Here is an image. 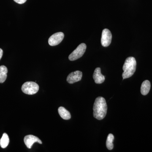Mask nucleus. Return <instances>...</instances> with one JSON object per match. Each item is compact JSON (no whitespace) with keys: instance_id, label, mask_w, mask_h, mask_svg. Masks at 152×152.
Wrapping results in <instances>:
<instances>
[{"instance_id":"1","label":"nucleus","mask_w":152,"mask_h":152,"mask_svg":"<svg viewBox=\"0 0 152 152\" xmlns=\"http://www.w3.org/2000/svg\"><path fill=\"white\" fill-rule=\"evenodd\" d=\"M94 116L98 120L103 119L107 114V106L104 98L98 97L95 100L94 103Z\"/></svg>"},{"instance_id":"2","label":"nucleus","mask_w":152,"mask_h":152,"mask_svg":"<svg viewBox=\"0 0 152 152\" xmlns=\"http://www.w3.org/2000/svg\"><path fill=\"white\" fill-rule=\"evenodd\" d=\"M137 62L134 57L127 58L123 66L124 72L122 74L123 79L129 78L134 75L135 72Z\"/></svg>"},{"instance_id":"3","label":"nucleus","mask_w":152,"mask_h":152,"mask_svg":"<svg viewBox=\"0 0 152 152\" xmlns=\"http://www.w3.org/2000/svg\"><path fill=\"white\" fill-rule=\"evenodd\" d=\"M22 91L28 95H33L38 92L39 90V85L33 82H27L22 86Z\"/></svg>"},{"instance_id":"4","label":"nucleus","mask_w":152,"mask_h":152,"mask_svg":"<svg viewBox=\"0 0 152 152\" xmlns=\"http://www.w3.org/2000/svg\"><path fill=\"white\" fill-rule=\"evenodd\" d=\"M86 45L85 43H82L77 47V48L69 56L70 61H74L83 56L86 50Z\"/></svg>"},{"instance_id":"5","label":"nucleus","mask_w":152,"mask_h":152,"mask_svg":"<svg viewBox=\"0 0 152 152\" xmlns=\"http://www.w3.org/2000/svg\"><path fill=\"white\" fill-rule=\"evenodd\" d=\"M112 39V35L110 31L107 28L103 30L101 38L102 45L104 47H108L111 43Z\"/></svg>"},{"instance_id":"6","label":"nucleus","mask_w":152,"mask_h":152,"mask_svg":"<svg viewBox=\"0 0 152 152\" xmlns=\"http://www.w3.org/2000/svg\"><path fill=\"white\" fill-rule=\"evenodd\" d=\"M64 37V34L63 32L55 33L49 38V44L51 46L57 45L62 41Z\"/></svg>"},{"instance_id":"7","label":"nucleus","mask_w":152,"mask_h":152,"mask_svg":"<svg viewBox=\"0 0 152 152\" xmlns=\"http://www.w3.org/2000/svg\"><path fill=\"white\" fill-rule=\"evenodd\" d=\"M83 73L81 72L76 71L75 72L71 73L67 77V81L69 84H73L74 83L80 81L81 80Z\"/></svg>"},{"instance_id":"8","label":"nucleus","mask_w":152,"mask_h":152,"mask_svg":"<svg viewBox=\"0 0 152 152\" xmlns=\"http://www.w3.org/2000/svg\"><path fill=\"white\" fill-rule=\"evenodd\" d=\"M24 142L27 147L29 149L31 148L33 144L34 143L38 142L40 144H42V142L39 138L32 135L26 136L24 139Z\"/></svg>"},{"instance_id":"9","label":"nucleus","mask_w":152,"mask_h":152,"mask_svg":"<svg viewBox=\"0 0 152 152\" xmlns=\"http://www.w3.org/2000/svg\"><path fill=\"white\" fill-rule=\"evenodd\" d=\"M93 78L96 83L100 84L102 83L105 81V77L101 73L100 68H96L93 75Z\"/></svg>"},{"instance_id":"10","label":"nucleus","mask_w":152,"mask_h":152,"mask_svg":"<svg viewBox=\"0 0 152 152\" xmlns=\"http://www.w3.org/2000/svg\"><path fill=\"white\" fill-rule=\"evenodd\" d=\"M151 83L149 81L146 80L144 81L141 87V93L142 94L145 96L149 92L151 89Z\"/></svg>"},{"instance_id":"11","label":"nucleus","mask_w":152,"mask_h":152,"mask_svg":"<svg viewBox=\"0 0 152 152\" xmlns=\"http://www.w3.org/2000/svg\"><path fill=\"white\" fill-rule=\"evenodd\" d=\"M58 112L60 116L64 120H68L71 118L70 113L64 107H60L58 109Z\"/></svg>"},{"instance_id":"12","label":"nucleus","mask_w":152,"mask_h":152,"mask_svg":"<svg viewBox=\"0 0 152 152\" xmlns=\"http://www.w3.org/2000/svg\"><path fill=\"white\" fill-rule=\"evenodd\" d=\"M8 72L7 68L5 66H0V83H2L5 81Z\"/></svg>"},{"instance_id":"13","label":"nucleus","mask_w":152,"mask_h":152,"mask_svg":"<svg viewBox=\"0 0 152 152\" xmlns=\"http://www.w3.org/2000/svg\"><path fill=\"white\" fill-rule=\"evenodd\" d=\"M10 143L9 136L6 133L3 134L0 140V145L2 148H7Z\"/></svg>"},{"instance_id":"14","label":"nucleus","mask_w":152,"mask_h":152,"mask_svg":"<svg viewBox=\"0 0 152 152\" xmlns=\"http://www.w3.org/2000/svg\"><path fill=\"white\" fill-rule=\"evenodd\" d=\"M114 140L113 135L112 134H109L107 138V141H106V146L109 150L113 149L114 148V145L113 144Z\"/></svg>"},{"instance_id":"15","label":"nucleus","mask_w":152,"mask_h":152,"mask_svg":"<svg viewBox=\"0 0 152 152\" xmlns=\"http://www.w3.org/2000/svg\"><path fill=\"white\" fill-rule=\"evenodd\" d=\"M15 2L18 3V4H24L26 1L27 0H14Z\"/></svg>"},{"instance_id":"16","label":"nucleus","mask_w":152,"mask_h":152,"mask_svg":"<svg viewBox=\"0 0 152 152\" xmlns=\"http://www.w3.org/2000/svg\"><path fill=\"white\" fill-rule=\"evenodd\" d=\"M3 54V51L0 48V60Z\"/></svg>"}]
</instances>
